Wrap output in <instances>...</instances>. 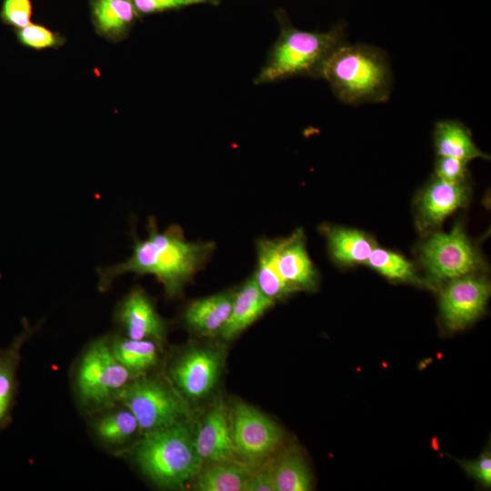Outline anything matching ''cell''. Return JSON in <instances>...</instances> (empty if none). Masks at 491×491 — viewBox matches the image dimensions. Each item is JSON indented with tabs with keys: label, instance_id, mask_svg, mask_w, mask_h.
Here are the masks:
<instances>
[{
	"label": "cell",
	"instance_id": "obj_7",
	"mask_svg": "<svg viewBox=\"0 0 491 491\" xmlns=\"http://www.w3.org/2000/svg\"><path fill=\"white\" fill-rule=\"evenodd\" d=\"M230 416L237 459L256 467L272 457L283 438L278 425L255 406L240 400L230 407Z\"/></svg>",
	"mask_w": 491,
	"mask_h": 491
},
{
	"label": "cell",
	"instance_id": "obj_18",
	"mask_svg": "<svg viewBox=\"0 0 491 491\" xmlns=\"http://www.w3.org/2000/svg\"><path fill=\"white\" fill-rule=\"evenodd\" d=\"M433 136L437 156L455 157L467 162L475 158L489 159V155L476 146L469 129L458 120L436 122Z\"/></svg>",
	"mask_w": 491,
	"mask_h": 491
},
{
	"label": "cell",
	"instance_id": "obj_1",
	"mask_svg": "<svg viewBox=\"0 0 491 491\" xmlns=\"http://www.w3.org/2000/svg\"><path fill=\"white\" fill-rule=\"evenodd\" d=\"M133 240L128 258L96 268L99 291L108 290L116 277L134 273L155 276L167 296H178L215 249L211 241H188L178 225L160 230L153 216L148 218L146 237L140 239L133 232Z\"/></svg>",
	"mask_w": 491,
	"mask_h": 491
},
{
	"label": "cell",
	"instance_id": "obj_14",
	"mask_svg": "<svg viewBox=\"0 0 491 491\" xmlns=\"http://www.w3.org/2000/svg\"><path fill=\"white\" fill-rule=\"evenodd\" d=\"M468 200L466 182H447L436 176L423 190L418 202L420 218L426 225H439Z\"/></svg>",
	"mask_w": 491,
	"mask_h": 491
},
{
	"label": "cell",
	"instance_id": "obj_2",
	"mask_svg": "<svg viewBox=\"0 0 491 491\" xmlns=\"http://www.w3.org/2000/svg\"><path fill=\"white\" fill-rule=\"evenodd\" d=\"M320 77L341 102L351 105L386 102L393 86L386 52L362 43L346 41L337 47L325 62Z\"/></svg>",
	"mask_w": 491,
	"mask_h": 491
},
{
	"label": "cell",
	"instance_id": "obj_22",
	"mask_svg": "<svg viewBox=\"0 0 491 491\" xmlns=\"http://www.w3.org/2000/svg\"><path fill=\"white\" fill-rule=\"evenodd\" d=\"M109 345L115 357L135 378L143 376L157 363V343L152 340L115 336Z\"/></svg>",
	"mask_w": 491,
	"mask_h": 491
},
{
	"label": "cell",
	"instance_id": "obj_8",
	"mask_svg": "<svg viewBox=\"0 0 491 491\" xmlns=\"http://www.w3.org/2000/svg\"><path fill=\"white\" fill-rule=\"evenodd\" d=\"M421 262L434 283L472 275L483 266L479 254L460 225L450 233H436L420 247Z\"/></svg>",
	"mask_w": 491,
	"mask_h": 491
},
{
	"label": "cell",
	"instance_id": "obj_23",
	"mask_svg": "<svg viewBox=\"0 0 491 491\" xmlns=\"http://www.w3.org/2000/svg\"><path fill=\"white\" fill-rule=\"evenodd\" d=\"M326 237L333 258L345 265L366 262L375 248L370 238L357 230L333 227L326 230Z\"/></svg>",
	"mask_w": 491,
	"mask_h": 491
},
{
	"label": "cell",
	"instance_id": "obj_10",
	"mask_svg": "<svg viewBox=\"0 0 491 491\" xmlns=\"http://www.w3.org/2000/svg\"><path fill=\"white\" fill-rule=\"evenodd\" d=\"M490 294L489 284L471 275L451 279L440 296L441 313L446 326L459 330L484 310Z\"/></svg>",
	"mask_w": 491,
	"mask_h": 491
},
{
	"label": "cell",
	"instance_id": "obj_19",
	"mask_svg": "<svg viewBox=\"0 0 491 491\" xmlns=\"http://www.w3.org/2000/svg\"><path fill=\"white\" fill-rule=\"evenodd\" d=\"M254 467L239 460L205 464L195 476L198 491H245Z\"/></svg>",
	"mask_w": 491,
	"mask_h": 491
},
{
	"label": "cell",
	"instance_id": "obj_13",
	"mask_svg": "<svg viewBox=\"0 0 491 491\" xmlns=\"http://www.w3.org/2000/svg\"><path fill=\"white\" fill-rule=\"evenodd\" d=\"M276 264L284 281L294 290H314L318 276L306 247L301 230L290 236L276 238Z\"/></svg>",
	"mask_w": 491,
	"mask_h": 491
},
{
	"label": "cell",
	"instance_id": "obj_31",
	"mask_svg": "<svg viewBox=\"0 0 491 491\" xmlns=\"http://www.w3.org/2000/svg\"><path fill=\"white\" fill-rule=\"evenodd\" d=\"M245 491H276L271 464L254 467Z\"/></svg>",
	"mask_w": 491,
	"mask_h": 491
},
{
	"label": "cell",
	"instance_id": "obj_20",
	"mask_svg": "<svg viewBox=\"0 0 491 491\" xmlns=\"http://www.w3.org/2000/svg\"><path fill=\"white\" fill-rule=\"evenodd\" d=\"M256 266L253 274L260 291L276 303L294 293L281 277L276 264V238H259L256 243Z\"/></svg>",
	"mask_w": 491,
	"mask_h": 491
},
{
	"label": "cell",
	"instance_id": "obj_5",
	"mask_svg": "<svg viewBox=\"0 0 491 491\" xmlns=\"http://www.w3.org/2000/svg\"><path fill=\"white\" fill-rule=\"evenodd\" d=\"M135 416L143 435L188 422L191 412L185 397L171 385L156 377L139 376L117 395Z\"/></svg>",
	"mask_w": 491,
	"mask_h": 491
},
{
	"label": "cell",
	"instance_id": "obj_29",
	"mask_svg": "<svg viewBox=\"0 0 491 491\" xmlns=\"http://www.w3.org/2000/svg\"><path fill=\"white\" fill-rule=\"evenodd\" d=\"M138 14L149 15L178 9L185 6L213 4L216 5L217 0H132Z\"/></svg>",
	"mask_w": 491,
	"mask_h": 491
},
{
	"label": "cell",
	"instance_id": "obj_17",
	"mask_svg": "<svg viewBox=\"0 0 491 491\" xmlns=\"http://www.w3.org/2000/svg\"><path fill=\"white\" fill-rule=\"evenodd\" d=\"M90 5L96 34L114 43L127 37L139 15L132 0H91Z\"/></svg>",
	"mask_w": 491,
	"mask_h": 491
},
{
	"label": "cell",
	"instance_id": "obj_26",
	"mask_svg": "<svg viewBox=\"0 0 491 491\" xmlns=\"http://www.w3.org/2000/svg\"><path fill=\"white\" fill-rule=\"evenodd\" d=\"M366 262L372 268L390 279L416 278L412 264L396 253L375 247Z\"/></svg>",
	"mask_w": 491,
	"mask_h": 491
},
{
	"label": "cell",
	"instance_id": "obj_27",
	"mask_svg": "<svg viewBox=\"0 0 491 491\" xmlns=\"http://www.w3.org/2000/svg\"><path fill=\"white\" fill-rule=\"evenodd\" d=\"M17 41L24 46L34 49H57L65 45V37L39 24L30 23L25 27L15 29Z\"/></svg>",
	"mask_w": 491,
	"mask_h": 491
},
{
	"label": "cell",
	"instance_id": "obj_3",
	"mask_svg": "<svg viewBox=\"0 0 491 491\" xmlns=\"http://www.w3.org/2000/svg\"><path fill=\"white\" fill-rule=\"evenodd\" d=\"M194 433L185 422L144 435L134 450L136 466L158 486L183 487L195 478L203 466Z\"/></svg>",
	"mask_w": 491,
	"mask_h": 491
},
{
	"label": "cell",
	"instance_id": "obj_12",
	"mask_svg": "<svg viewBox=\"0 0 491 491\" xmlns=\"http://www.w3.org/2000/svg\"><path fill=\"white\" fill-rule=\"evenodd\" d=\"M194 436L203 466L238 460L233 442L230 407L223 400L215 401L205 413Z\"/></svg>",
	"mask_w": 491,
	"mask_h": 491
},
{
	"label": "cell",
	"instance_id": "obj_16",
	"mask_svg": "<svg viewBox=\"0 0 491 491\" xmlns=\"http://www.w3.org/2000/svg\"><path fill=\"white\" fill-rule=\"evenodd\" d=\"M275 304L260 291L251 276L235 289L230 316L219 336L226 341L235 338Z\"/></svg>",
	"mask_w": 491,
	"mask_h": 491
},
{
	"label": "cell",
	"instance_id": "obj_25",
	"mask_svg": "<svg viewBox=\"0 0 491 491\" xmlns=\"http://www.w3.org/2000/svg\"><path fill=\"white\" fill-rule=\"evenodd\" d=\"M124 408L108 412L94 424L96 436L108 445H122L140 431L138 422L134 414Z\"/></svg>",
	"mask_w": 491,
	"mask_h": 491
},
{
	"label": "cell",
	"instance_id": "obj_15",
	"mask_svg": "<svg viewBox=\"0 0 491 491\" xmlns=\"http://www.w3.org/2000/svg\"><path fill=\"white\" fill-rule=\"evenodd\" d=\"M235 289H229L189 303L183 319L193 332L212 337L219 336L230 316Z\"/></svg>",
	"mask_w": 491,
	"mask_h": 491
},
{
	"label": "cell",
	"instance_id": "obj_24",
	"mask_svg": "<svg viewBox=\"0 0 491 491\" xmlns=\"http://www.w3.org/2000/svg\"><path fill=\"white\" fill-rule=\"evenodd\" d=\"M271 469L276 491H307L311 476L304 458L296 450H287L276 458Z\"/></svg>",
	"mask_w": 491,
	"mask_h": 491
},
{
	"label": "cell",
	"instance_id": "obj_21",
	"mask_svg": "<svg viewBox=\"0 0 491 491\" xmlns=\"http://www.w3.org/2000/svg\"><path fill=\"white\" fill-rule=\"evenodd\" d=\"M33 332L34 327L24 320L23 331L15 337L7 348L0 350V430L9 420L15 399L16 370L21 357V348Z\"/></svg>",
	"mask_w": 491,
	"mask_h": 491
},
{
	"label": "cell",
	"instance_id": "obj_30",
	"mask_svg": "<svg viewBox=\"0 0 491 491\" xmlns=\"http://www.w3.org/2000/svg\"><path fill=\"white\" fill-rule=\"evenodd\" d=\"M467 161L449 156H438L436 161L435 176L453 183L466 182Z\"/></svg>",
	"mask_w": 491,
	"mask_h": 491
},
{
	"label": "cell",
	"instance_id": "obj_4",
	"mask_svg": "<svg viewBox=\"0 0 491 491\" xmlns=\"http://www.w3.org/2000/svg\"><path fill=\"white\" fill-rule=\"evenodd\" d=\"M346 42L343 25H336L326 32H313L282 24L280 35L255 84L271 83L296 75L320 77L325 62Z\"/></svg>",
	"mask_w": 491,
	"mask_h": 491
},
{
	"label": "cell",
	"instance_id": "obj_11",
	"mask_svg": "<svg viewBox=\"0 0 491 491\" xmlns=\"http://www.w3.org/2000/svg\"><path fill=\"white\" fill-rule=\"evenodd\" d=\"M115 320L125 336L162 343L167 333L165 320L158 314L151 297L139 286L133 287L120 301Z\"/></svg>",
	"mask_w": 491,
	"mask_h": 491
},
{
	"label": "cell",
	"instance_id": "obj_6",
	"mask_svg": "<svg viewBox=\"0 0 491 491\" xmlns=\"http://www.w3.org/2000/svg\"><path fill=\"white\" fill-rule=\"evenodd\" d=\"M134 376L115 357L106 339L94 342L85 352L76 372V390L81 401L99 406L115 401Z\"/></svg>",
	"mask_w": 491,
	"mask_h": 491
},
{
	"label": "cell",
	"instance_id": "obj_9",
	"mask_svg": "<svg viewBox=\"0 0 491 491\" xmlns=\"http://www.w3.org/2000/svg\"><path fill=\"white\" fill-rule=\"evenodd\" d=\"M222 367L221 355L211 348H192L172 365L169 374L175 387L185 397L196 400L215 388Z\"/></svg>",
	"mask_w": 491,
	"mask_h": 491
},
{
	"label": "cell",
	"instance_id": "obj_28",
	"mask_svg": "<svg viewBox=\"0 0 491 491\" xmlns=\"http://www.w3.org/2000/svg\"><path fill=\"white\" fill-rule=\"evenodd\" d=\"M32 12L31 0H3L0 18L5 25L18 29L31 23Z\"/></svg>",
	"mask_w": 491,
	"mask_h": 491
},
{
	"label": "cell",
	"instance_id": "obj_32",
	"mask_svg": "<svg viewBox=\"0 0 491 491\" xmlns=\"http://www.w3.org/2000/svg\"><path fill=\"white\" fill-rule=\"evenodd\" d=\"M469 473L473 475L485 486H489L491 484V456L486 454L478 460L466 464V466Z\"/></svg>",
	"mask_w": 491,
	"mask_h": 491
}]
</instances>
